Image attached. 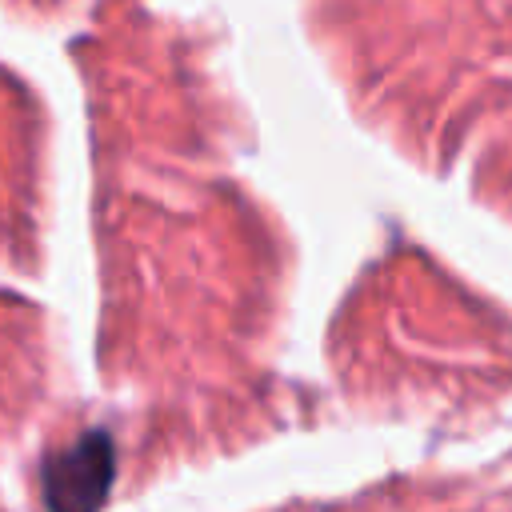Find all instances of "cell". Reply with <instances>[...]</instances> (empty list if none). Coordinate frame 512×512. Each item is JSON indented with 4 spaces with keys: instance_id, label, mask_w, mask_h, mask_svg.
Returning a JSON list of instances; mask_svg holds the SVG:
<instances>
[{
    "instance_id": "1",
    "label": "cell",
    "mask_w": 512,
    "mask_h": 512,
    "mask_svg": "<svg viewBox=\"0 0 512 512\" xmlns=\"http://www.w3.org/2000/svg\"><path fill=\"white\" fill-rule=\"evenodd\" d=\"M116 480V444L108 432L92 428L68 448L52 452L40 468V492L52 508H96L108 500V488Z\"/></svg>"
}]
</instances>
